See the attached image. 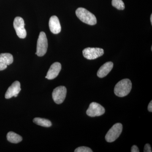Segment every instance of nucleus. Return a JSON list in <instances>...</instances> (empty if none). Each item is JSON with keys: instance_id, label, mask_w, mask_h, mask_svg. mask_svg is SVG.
<instances>
[{"instance_id": "nucleus-1", "label": "nucleus", "mask_w": 152, "mask_h": 152, "mask_svg": "<svg viewBox=\"0 0 152 152\" xmlns=\"http://www.w3.org/2000/svg\"><path fill=\"white\" fill-rule=\"evenodd\" d=\"M132 88V82L129 79H123L115 86L114 93L117 96L123 97L130 92Z\"/></svg>"}, {"instance_id": "nucleus-2", "label": "nucleus", "mask_w": 152, "mask_h": 152, "mask_svg": "<svg viewBox=\"0 0 152 152\" xmlns=\"http://www.w3.org/2000/svg\"><path fill=\"white\" fill-rule=\"evenodd\" d=\"M77 16L87 24L94 26L97 23L96 18L94 14L84 8H78L76 11Z\"/></svg>"}, {"instance_id": "nucleus-3", "label": "nucleus", "mask_w": 152, "mask_h": 152, "mask_svg": "<svg viewBox=\"0 0 152 152\" xmlns=\"http://www.w3.org/2000/svg\"><path fill=\"white\" fill-rule=\"evenodd\" d=\"M48 48V41L46 35L44 32L40 33L37 44V52L35 54L38 56H44L47 53Z\"/></svg>"}, {"instance_id": "nucleus-4", "label": "nucleus", "mask_w": 152, "mask_h": 152, "mask_svg": "<svg viewBox=\"0 0 152 152\" xmlns=\"http://www.w3.org/2000/svg\"><path fill=\"white\" fill-rule=\"evenodd\" d=\"M123 130V125L120 123L114 124L105 136V140L108 142L115 141L119 137Z\"/></svg>"}, {"instance_id": "nucleus-5", "label": "nucleus", "mask_w": 152, "mask_h": 152, "mask_svg": "<svg viewBox=\"0 0 152 152\" xmlns=\"http://www.w3.org/2000/svg\"><path fill=\"white\" fill-rule=\"evenodd\" d=\"M83 55L88 60H94L102 56L104 54L103 49L100 48H86L83 51Z\"/></svg>"}, {"instance_id": "nucleus-6", "label": "nucleus", "mask_w": 152, "mask_h": 152, "mask_svg": "<svg viewBox=\"0 0 152 152\" xmlns=\"http://www.w3.org/2000/svg\"><path fill=\"white\" fill-rule=\"evenodd\" d=\"M66 88L64 86H60L54 89L52 93V97L55 102L58 104L62 103L66 97Z\"/></svg>"}, {"instance_id": "nucleus-7", "label": "nucleus", "mask_w": 152, "mask_h": 152, "mask_svg": "<svg viewBox=\"0 0 152 152\" xmlns=\"http://www.w3.org/2000/svg\"><path fill=\"white\" fill-rule=\"evenodd\" d=\"M13 25L18 37L21 39H25L26 37L27 33L25 28L23 19L21 17H16L14 20Z\"/></svg>"}, {"instance_id": "nucleus-8", "label": "nucleus", "mask_w": 152, "mask_h": 152, "mask_svg": "<svg viewBox=\"0 0 152 152\" xmlns=\"http://www.w3.org/2000/svg\"><path fill=\"white\" fill-rule=\"evenodd\" d=\"M105 112L104 108L96 102H92L90 104L86 111L87 115L89 116L95 117L100 116L103 115Z\"/></svg>"}, {"instance_id": "nucleus-9", "label": "nucleus", "mask_w": 152, "mask_h": 152, "mask_svg": "<svg viewBox=\"0 0 152 152\" xmlns=\"http://www.w3.org/2000/svg\"><path fill=\"white\" fill-rule=\"evenodd\" d=\"M21 90V89L20 88V82L18 81H15L7 90L5 95V97L7 99H10L13 96L16 97L20 91Z\"/></svg>"}, {"instance_id": "nucleus-10", "label": "nucleus", "mask_w": 152, "mask_h": 152, "mask_svg": "<svg viewBox=\"0 0 152 152\" xmlns=\"http://www.w3.org/2000/svg\"><path fill=\"white\" fill-rule=\"evenodd\" d=\"M13 62L12 55L9 53L0 54V71L5 69L7 66Z\"/></svg>"}, {"instance_id": "nucleus-11", "label": "nucleus", "mask_w": 152, "mask_h": 152, "mask_svg": "<svg viewBox=\"0 0 152 152\" xmlns=\"http://www.w3.org/2000/svg\"><path fill=\"white\" fill-rule=\"evenodd\" d=\"M61 69V65L59 62H55L53 63L51 66L50 67L48 71L46 76V78L48 80H53L56 78L58 75Z\"/></svg>"}, {"instance_id": "nucleus-12", "label": "nucleus", "mask_w": 152, "mask_h": 152, "mask_svg": "<svg viewBox=\"0 0 152 152\" xmlns=\"http://www.w3.org/2000/svg\"><path fill=\"white\" fill-rule=\"evenodd\" d=\"M49 25L50 30L53 34H57L61 31V27L59 20L56 16H53L50 18Z\"/></svg>"}, {"instance_id": "nucleus-13", "label": "nucleus", "mask_w": 152, "mask_h": 152, "mask_svg": "<svg viewBox=\"0 0 152 152\" xmlns=\"http://www.w3.org/2000/svg\"><path fill=\"white\" fill-rule=\"evenodd\" d=\"M113 67V63L112 62H107L105 63L99 69L97 72V76L100 78L106 77L112 70Z\"/></svg>"}, {"instance_id": "nucleus-14", "label": "nucleus", "mask_w": 152, "mask_h": 152, "mask_svg": "<svg viewBox=\"0 0 152 152\" xmlns=\"http://www.w3.org/2000/svg\"><path fill=\"white\" fill-rule=\"evenodd\" d=\"M7 137L8 140L12 143H18L23 140L21 136L12 132H9L7 134Z\"/></svg>"}, {"instance_id": "nucleus-15", "label": "nucleus", "mask_w": 152, "mask_h": 152, "mask_svg": "<svg viewBox=\"0 0 152 152\" xmlns=\"http://www.w3.org/2000/svg\"><path fill=\"white\" fill-rule=\"evenodd\" d=\"M33 122L36 124L45 127H50L52 125L51 122L49 120L40 118H35L33 120Z\"/></svg>"}, {"instance_id": "nucleus-16", "label": "nucleus", "mask_w": 152, "mask_h": 152, "mask_svg": "<svg viewBox=\"0 0 152 152\" xmlns=\"http://www.w3.org/2000/svg\"><path fill=\"white\" fill-rule=\"evenodd\" d=\"M112 5L118 10H124L125 5L122 0H112Z\"/></svg>"}, {"instance_id": "nucleus-17", "label": "nucleus", "mask_w": 152, "mask_h": 152, "mask_svg": "<svg viewBox=\"0 0 152 152\" xmlns=\"http://www.w3.org/2000/svg\"><path fill=\"white\" fill-rule=\"evenodd\" d=\"M75 152H92L93 151L88 147L82 146L76 149Z\"/></svg>"}, {"instance_id": "nucleus-18", "label": "nucleus", "mask_w": 152, "mask_h": 152, "mask_svg": "<svg viewBox=\"0 0 152 152\" xmlns=\"http://www.w3.org/2000/svg\"><path fill=\"white\" fill-rule=\"evenodd\" d=\"M151 148V145L149 144H146L145 145L144 147V152H152Z\"/></svg>"}, {"instance_id": "nucleus-19", "label": "nucleus", "mask_w": 152, "mask_h": 152, "mask_svg": "<svg viewBox=\"0 0 152 152\" xmlns=\"http://www.w3.org/2000/svg\"><path fill=\"white\" fill-rule=\"evenodd\" d=\"M131 152H139L140 151L136 145H133L131 148Z\"/></svg>"}, {"instance_id": "nucleus-20", "label": "nucleus", "mask_w": 152, "mask_h": 152, "mask_svg": "<svg viewBox=\"0 0 152 152\" xmlns=\"http://www.w3.org/2000/svg\"><path fill=\"white\" fill-rule=\"evenodd\" d=\"M148 110L150 112H152V101H151L148 106Z\"/></svg>"}, {"instance_id": "nucleus-21", "label": "nucleus", "mask_w": 152, "mask_h": 152, "mask_svg": "<svg viewBox=\"0 0 152 152\" xmlns=\"http://www.w3.org/2000/svg\"><path fill=\"white\" fill-rule=\"evenodd\" d=\"M151 24H152V14H151Z\"/></svg>"}]
</instances>
